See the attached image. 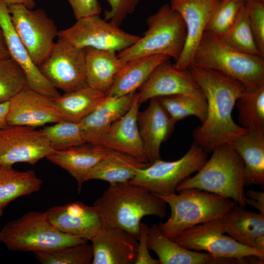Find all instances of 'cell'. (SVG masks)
Returning <instances> with one entry per match:
<instances>
[{
    "mask_svg": "<svg viewBox=\"0 0 264 264\" xmlns=\"http://www.w3.org/2000/svg\"><path fill=\"white\" fill-rule=\"evenodd\" d=\"M188 69L207 103L206 119L193 131L194 142L207 153H211L246 131L232 117L236 101L245 87L239 81L215 70L192 65Z\"/></svg>",
    "mask_w": 264,
    "mask_h": 264,
    "instance_id": "cell-1",
    "label": "cell"
},
{
    "mask_svg": "<svg viewBox=\"0 0 264 264\" xmlns=\"http://www.w3.org/2000/svg\"><path fill=\"white\" fill-rule=\"evenodd\" d=\"M93 205L99 211L105 226L123 229L137 240L144 217L163 219L166 213V203L162 198L129 181L110 184Z\"/></svg>",
    "mask_w": 264,
    "mask_h": 264,
    "instance_id": "cell-2",
    "label": "cell"
},
{
    "mask_svg": "<svg viewBox=\"0 0 264 264\" xmlns=\"http://www.w3.org/2000/svg\"><path fill=\"white\" fill-rule=\"evenodd\" d=\"M209 159L192 177L180 182L176 191L196 188L229 198L245 207L244 163L227 144L217 147Z\"/></svg>",
    "mask_w": 264,
    "mask_h": 264,
    "instance_id": "cell-3",
    "label": "cell"
},
{
    "mask_svg": "<svg viewBox=\"0 0 264 264\" xmlns=\"http://www.w3.org/2000/svg\"><path fill=\"white\" fill-rule=\"evenodd\" d=\"M171 209L166 221L158 224L161 232L173 240L184 230L205 222L223 218L237 203L229 198L196 188L157 196Z\"/></svg>",
    "mask_w": 264,
    "mask_h": 264,
    "instance_id": "cell-4",
    "label": "cell"
},
{
    "mask_svg": "<svg viewBox=\"0 0 264 264\" xmlns=\"http://www.w3.org/2000/svg\"><path fill=\"white\" fill-rule=\"evenodd\" d=\"M192 65L219 71L239 81L246 88L264 84L263 57L238 51L220 37L207 31L194 55Z\"/></svg>",
    "mask_w": 264,
    "mask_h": 264,
    "instance_id": "cell-5",
    "label": "cell"
},
{
    "mask_svg": "<svg viewBox=\"0 0 264 264\" xmlns=\"http://www.w3.org/2000/svg\"><path fill=\"white\" fill-rule=\"evenodd\" d=\"M147 30L133 45L118 53L124 61L142 57L164 55L176 62L184 45L186 30L181 16L170 5H162L146 20Z\"/></svg>",
    "mask_w": 264,
    "mask_h": 264,
    "instance_id": "cell-6",
    "label": "cell"
},
{
    "mask_svg": "<svg viewBox=\"0 0 264 264\" xmlns=\"http://www.w3.org/2000/svg\"><path fill=\"white\" fill-rule=\"evenodd\" d=\"M0 242L9 250L41 252L76 245L87 241L59 231L45 212H29L7 222L0 231Z\"/></svg>",
    "mask_w": 264,
    "mask_h": 264,
    "instance_id": "cell-7",
    "label": "cell"
},
{
    "mask_svg": "<svg viewBox=\"0 0 264 264\" xmlns=\"http://www.w3.org/2000/svg\"><path fill=\"white\" fill-rule=\"evenodd\" d=\"M207 158V153L194 142L180 159L172 161L157 160L139 170L129 182L157 196L175 193L178 184L199 170Z\"/></svg>",
    "mask_w": 264,
    "mask_h": 264,
    "instance_id": "cell-8",
    "label": "cell"
},
{
    "mask_svg": "<svg viewBox=\"0 0 264 264\" xmlns=\"http://www.w3.org/2000/svg\"><path fill=\"white\" fill-rule=\"evenodd\" d=\"M222 218L197 225L179 233L172 240L189 250L207 252L219 259L248 262L247 258L264 259V251L244 245L224 234Z\"/></svg>",
    "mask_w": 264,
    "mask_h": 264,
    "instance_id": "cell-9",
    "label": "cell"
},
{
    "mask_svg": "<svg viewBox=\"0 0 264 264\" xmlns=\"http://www.w3.org/2000/svg\"><path fill=\"white\" fill-rule=\"evenodd\" d=\"M15 30L39 67L51 51L58 37L54 22L42 9L33 10L22 4L8 6Z\"/></svg>",
    "mask_w": 264,
    "mask_h": 264,
    "instance_id": "cell-10",
    "label": "cell"
},
{
    "mask_svg": "<svg viewBox=\"0 0 264 264\" xmlns=\"http://www.w3.org/2000/svg\"><path fill=\"white\" fill-rule=\"evenodd\" d=\"M57 37L77 47L116 52L133 45L140 36L126 32L95 15L77 20L71 26L59 31Z\"/></svg>",
    "mask_w": 264,
    "mask_h": 264,
    "instance_id": "cell-11",
    "label": "cell"
},
{
    "mask_svg": "<svg viewBox=\"0 0 264 264\" xmlns=\"http://www.w3.org/2000/svg\"><path fill=\"white\" fill-rule=\"evenodd\" d=\"M39 68L54 88L65 93L87 85L85 49L64 40L58 39Z\"/></svg>",
    "mask_w": 264,
    "mask_h": 264,
    "instance_id": "cell-12",
    "label": "cell"
},
{
    "mask_svg": "<svg viewBox=\"0 0 264 264\" xmlns=\"http://www.w3.org/2000/svg\"><path fill=\"white\" fill-rule=\"evenodd\" d=\"M54 151L41 129L8 125L0 130V165L24 162L34 165Z\"/></svg>",
    "mask_w": 264,
    "mask_h": 264,
    "instance_id": "cell-13",
    "label": "cell"
},
{
    "mask_svg": "<svg viewBox=\"0 0 264 264\" xmlns=\"http://www.w3.org/2000/svg\"><path fill=\"white\" fill-rule=\"evenodd\" d=\"M220 0H171V7L182 17L186 30L181 53L173 66L188 69L207 25Z\"/></svg>",
    "mask_w": 264,
    "mask_h": 264,
    "instance_id": "cell-14",
    "label": "cell"
},
{
    "mask_svg": "<svg viewBox=\"0 0 264 264\" xmlns=\"http://www.w3.org/2000/svg\"><path fill=\"white\" fill-rule=\"evenodd\" d=\"M63 120L54 99L28 86L9 101L8 125L36 128Z\"/></svg>",
    "mask_w": 264,
    "mask_h": 264,
    "instance_id": "cell-15",
    "label": "cell"
},
{
    "mask_svg": "<svg viewBox=\"0 0 264 264\" xmlns=\"http://www.w3.org/2000/svg\"><path fill=\"white\" fill-rule=\"evenodd\" d=\"M45 213L48 221L59 231L87 241L105 227L98 209L79 201L52 207Z\"/></svg>",
    "mask_w": 264,
    "mask_h": 264,
    "instance_id": "cell-16",
    "label": "cell"
},
{
    "mask_svg": "<svg viewBox=\"0 0 264 264\" xmlns=\"http://www.w3.org/2000/svg\"><path fill=\"white\" fill-rule=\"evenodd\" d=\"M203 93L189 69H178L167 60L154 69L140 88L137 95L141 104L162 96Z\"/></svg>",
    "mask_w": 264,
    "mask_h": 264,
    "instance_id": "cell-17",
    "label": "cell"
},
{
    "mask_svg": "<svg viewBox=\"0 0 264 264\" xmlns=\"http://www.w3.org/2000/svg\"><path fill=\"white\" fill-rule=\"evenodd\" d=\"M0 25L3 30L10 57L22 68L31 89L53 99L61 96L57 89L44 77L33 62L13 26L8 6L0 0Z\"/></svg>",
    "mask_w": 264,
    "mask_h": 264,
    "instance_id": "cell-18",
    "label": "cell"
},
{
    "mask_svg": "<svg viewBox=\"0 0 264 264\" xmlns=\"http://www.w3.org/2000/svg\"><path fill=\"white\" fill-rule=\"evenodd\" d=\"M90 241L91 264H135L138 240L126 231L105 226Z\"/></svg>",
    "mask_w": 264,
    "mask_h": 264,
    "instance_id": "cell-19",
    "label": "cell"
},
{
    "mask_svg": "<svg viewBox=\"0 0 264 264\" xmlns=\"http://www.w3.org/2000/svg\"><path fill=\"white\" fill-rule=\"evenodd\" d=\"M175 124L156 98L150 99L146 109L139 111L138 127L145 153L150 163L161 159V146L172 134Z\"/></svg>",
    "mask_w": 264,
    "mask_h": 264,
    "instance_id": "cell-20",
    "label": "cell"
},
{
    "mask_svg": "<svg viewBox=\"0 0 264 264\" xmlns=\"http://www.w3.org/2000/svg\"><path fill=\"white\" fill-rule=\"evenodd\" d=\"M140 104L136 92L128 110L111 125L103 138L100 146L148 162L137 124Z\"/></svg>",
    "mask_w": 264,
    "mask_h": 264,
    "instance_id": "cell-21",
    "label": "cell"
},
{
    "mask_svg": "<svg viewBox=\"0 0 264 264\" xmlns=\"http://www.w3.org/2000/svg\"><path fill=\"white\" fill-rule=\"evenodd\" d=\"M136 92L119 97L107 95L80 123L86 143L100 146L111 125L129 109Z\"/></svg>",
    "mask_w": 264,
    "mask_h": 264,
    "instance_id": "cell-22",
    "label": "cell"
},
{
    "mask_svg": "<svg viewBox=\"0 0 264 264\" xmlns=\"http://www.w3.org/2000/svg\"><path fill=\"white\" fill-rule=\"evenodd\" d=\"M147 242L150 250L157 255L160 264H229L228 259H219L208 253L187 249L166 237L158 224L147 226Z\"/></svg>",
    "mask_w": 264,
    "mask_h": 264,
    "instance_id": "cell-23",
    "label": "cell"
},
{
    "mask_svg": "<svg viewBox=\"0 0 264 264\" xmlns=\"http://www.w3.org/2000/svg\"><path fill=\"white\" fill-rule=\"evenodd\" d=\"M110 150L102 146L82 144L54 151L46 158L76 180L80 192L88 172Z\"/></svg>",
    "mask_w": 264,
    "mask_h": 264,
    "instance_id": "cell-24",
    "label": "cell"
},
{
    "mask_svg": "<svg viewBox=\"0 0 264 264\" xmlns=\"http://www.w3.org/2000/svg\"><path fill=\"white\" fill-rule=\"evenodd\" d=\"M225 232L241 244L264 251V214L236 204L222 218Z\"/></svg>",
    "mask_w": 264,
    "mask_h": 264,
    "instance_id": "cell-25",
    "label": "cell"
},
{
    "mask_svg": "<svg viewBox=\"0 0 264 264\" xmlns=\"http://www.w3.org/2000/svg\"><path fill=\"white\" fill-rule=\"evenodd\" d=\"M227 144L243 161L244 186L259 185L264 189V133L246 130Z\"/></svg>",
    "mask_w": 264,
    "mask_h": 264,
    "instance_id": "cell-26",
    "label": "cell"
},
{
    "mask_svg": "<svg viewBox=\"0 0 264 264\" xmlns=\"http://www.w3.org/2000/svg\"><path fill=\"white\" fill-rule=\"evenodd\" d=\"M170 59L168 56L156 55L137 57L126 61L106 95L119 97L136 92L159 65Z\"/></svg>",
    "mask_w": 264,
    "mask_h": 264,
    "instance_id": "cell-27",
    "label": "cell"
},
{
    "mask_svg": "<svg viewBox=\"0 0 264 264\" xmlns=\"http://www.w3.org/2000/svg\"><path fill=\"white\" fill-rule=\"evenodd\" d=\"M85 49L87 85L106 94L126 62L120 59L115 51Z\"/></svg>",
    "mask_w": 264,
    "mask_h": 264,
    "instance_id": "cell-28",
    "label": "cell"
},
{
    "mask_svg": "<svg viewBox=\"0 0 264 264\" xmlns=\"http://www.w3.org/2000/svg\"><path fill=\"white\" fill-rule=\"evenodd\" d=\"M150 164L148 162L143 161L129 154L110 150L90 170L86 181L101 180L110 184L128 182L139 170Z\"/></svg>",
    "mask_w": 264,
    "mask_h": 264,
    "instance_id": "cell-29",
    "label": "cell"
},
{
    "mask_svg": "<svg viewBox=\"0 0 264 264\" xmlns=\"http://www.w3.org/2000/svg\"><path fill=\"white\" fill-rule=\"evenodd\" d=\"M42 184L33 171L21 172L12 166L0 165V217L10 202L38 191Z\"/></svg>",
    "mask_w": 264,
    "mask_h": 264,
    "instance_id": "cell-30",
    "label": "cell"
},
{
    "mask_svg": "<svg viewBox=\"0 0 264 264\" xmlns=\"http://www.w3.org/2000/svg\"><path fill=\"white\" fill-rule=\"evenodd\" d=\"M106 96L105 93L86 85L74 91L65 92L54 101L63 120L79 123Z\"/></svg>",
    "mask_w": 264,
    "mask_h": 264,
    "instance_id": "cell-31",
    "label": "cell"
},
{
    "mask_svg": "<svg viewBox=\"0 0 264 264\" xmlns=\"http://www.w3.org/2000/svg\"><path fill=\"white\" fill-rule=\"evenodd\" d=\"M236 105L242 126L264 133V84L245 88Z\"/></svg>",
    "mask_w": 264,
    "mask_h": 264,
    "instance_id": "cell-32",
    "label": "cell"
},
{
    "mask_svg": "<svg viewBox=\"0 0 264 264\" xmlns=\"http://www.w3.org/2000/svg\"><path fill=\"white\" fill-rule=\"evenodd\" d=\"M156 98L175 123L192 115L197 117L201 123L206 119L207 103L203 93L177 94Z\"/></svg>",
    "mask_w": 264,
    "mask_h": 264,
    "instance_id": "cell-33",
    "label": "cell"
},
{
    "mask_svg": "<svg viewBox=\"0 0 264 264\" xmlns=\"http://www.w3.org/2000/svg\"><path fill=\"white\" fill-rule=\"evenodd\" d=\"M221 38L227 44L238 51L262 56L250 27L246 3L242 7L234 24Z\"/></svg>",
    "mask_w": 264,
    "mask_h": 264,
    "instance_id": "cell-34",
    "label": "cell"
},
{
    "mask_svg": "<svg viewBox=\"0 0 264 264\" xmlns=\"http://www.w3.org/2000/svg\"><path fill=\"white\" fill-rule=\"evenodd\" d=\"M34 253L43 264H88L93 257L91 246L87 242Z\"/></svg>",
    "mask_w": 264,
    "mask_h": 264,
    "instance_id": "cell-35",
    "label": "cell"
},
{
    "mask_svg": "<svg viewBox=\"0 0 264 264\" xmlns=\"http://www.w3.org/2000/svg\"><path fill=\"white\" fill-rule=\"evenodd\" d=\"M27 86L20 66L11 57L0 59V103L10 101Z\"/></svg>",
    "mask_w": 264,
    "mask_h": 264,
    "instance_id": "cell-36",
    "label": "cell"
},
{
    "mask_svg": "<svg viewBox=\"0 0 264 264\" xmlns=\"http://www.w3.org/2000/svg\"><path fill=\"white\" fill-rule=\"evenodd\" d=\"M53 124L41 130L54 151L86 143L79 123L63 120Z\"/></svg>",
    "mask_w": 264,
    "mask_h": 264,
    "instance_id": "cell-37",
    "label": "cell"
},
{
    "mask_svg": "<svg viewBox=\"0 0 264 264\" xmlns=\"http://www.w3.org/2000/svg\"><path fill=\"white\" fill-rule=\"evenodd\" d=\"M245 3V0H220L205 31L222 37L234 24Z\"/></svg>",
    "mask_w": 264,
    "mask_h": 264,
    "instance_id": "cell-38",
    "label": "cell"
},
{
    "mask_svg": "<svg viewBox=\"0 0 264 264\" xmlns=\"http://www.w3.org/2000/svg\"><path fill=\"white\" fill-rule=\"evenodd\" d=\"M250 27L256 46L264 57V3L246 2Z\"/></svg>",
    "mask_w": 264,
    "mask_h": 264,
    "instance_id": "cell-39",
    "label": "cell"
},
{
    "mask_svg": "<svg viewBox=\"0 0 264 264\" xmlns=\"http://www.w3.org/2000/svg\"><path fill=\"white\" fill-rule=\"evenodd\" d=\"M107 0L110 8L105 11L104 19L120 26L126 18L135 11L140 0Z\"/></svg>",
    "mask_w": 264,
    "mask_h": 264,
    "instance_id": "cell-40",
    "label": "cell"
},
{
    "mask_svg": "<svg viewBox=\"0 0 264 264\" xmlns=\"http://www.w3.org/2000/svg\"><path fill=\"white\" fill-rule=\"evenodd\" d=\"M77 20L99 15L102 8L98 0H67Z\"/></svg>",
    "mask_w": 264,
    "mask_h": 264,
    "instance_id": "cell-41",
    "label": "cell"
},
{
    "mask_svg": "<svg viewBox=\"0 0 264 264\" xmlns=\"http://www.w3.org/2000/svg\"><path fill=\"white\" fill-rule=\"evenodd\" d=\"M147 226L141 222L135 264H159L158 260L152 258L149 253L146 238Z\"/></svg>",
    "mask_w": 264,
    "mask_h": 264,
    "instance_id": "cell-42",
    "label": "cell"
},
{
    "mask_svg": "<svg viewBox=\"0 0 264 264\" xmlns=\"http://www.w3.org/2000/svg\"><path fill=\"white\" fill-rule=\"evenodd\" d=\"M245 204L250 205L257 209L259 213L264 214V192L247 189L245 193Z\"/></svg>",
    "mask_w": 264,
    "mask_h": 264,
    "instance_id": "cell-43",
    "label": "cell"
},
{
    "mask_svg": "<svg viewBox=\"0 0 264 264\" xmlns=\"http://www.w3.org/2000/svg\"><path fill=\"white\" fill-rule=\"evenodd\" d=\"M9 101L0 103V130L8 126L7 116Z\"/></svg>",
    "mask_w": 264,
    "mask_h": 264,
    "instance_id": "cell-44",
    "label": "cell"
},
{
    "mask_svg": "<svg viewBox=\"0 0 264 264\" xmlns=\"http://www.w3.org/2000/svg\"><path fill=\"white\" fill-rule=\"evenodd\" d=\"M9 52L3 30L0 25V59L9 58Z\"/></svg>",
    "mask_w": 264,
    "mask_h": 264,
    "instance_id": "cell-45",
    "label": "cell"
},
{
    "mask_svg": "<svg viewBox=\"0 0 264 264\" xmlns=\"http://www.w3.org/2000/svg\"><path fill=\"white\" fill-rule=\"evenodd\" d=\"M7 6L12 4H22L29 9H33L35 5V0H2Z\"/></svg>",
    "mask_w": 264,
    "mask_h": 264,
    "instance_id": "cell-46",
    "label": "cell"
},
{
    "mask_svg": "<svg viewBox=\"0 0 264 264\" xmlns=\"http://www.w3.org/2000/svg\"><path fill=\"white\" fill-rule=\"evenodd\" d=\"M246 2H255L264 3V0H245Z\"/></svg>",
    "mask_w": 264,
    "mask_h": 264,
    "instance_id": "cell-47",
    "label": "cell"
}]
</instances>
